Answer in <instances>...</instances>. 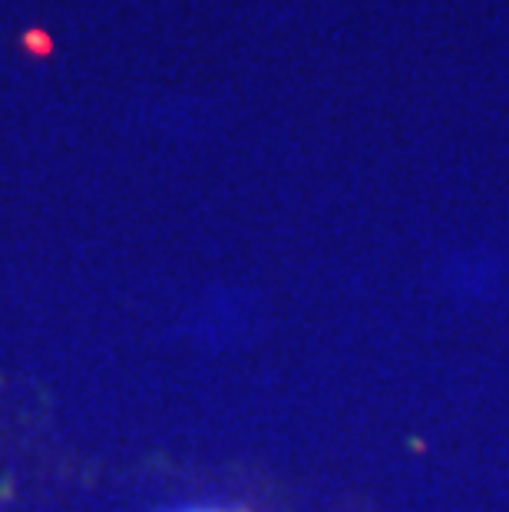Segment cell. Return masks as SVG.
<instances>
[{"mask_svg": "<svg viewBox=\"0 0 509 512\" xmlns=\"http://www.w3.org/2000/svg\"><path fill=\"white\" fill-rule=\"evenodd\" d=\"M179 512H222V509H179Z\"/></svg>", "mask_w": 509, "mask_h": 512, "instance_id": "obj_1", "label": "cell"}]
</instances>
